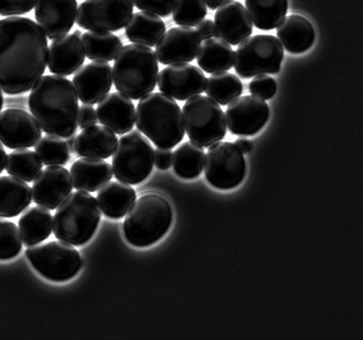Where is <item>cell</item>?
Segmentation results:
<instances>
[{"label": "cell", "mask_w": 363, "mask_h": 340, "mask_svg": "<svg viewBox=\"0 0 363 340\" xmlns=\"http://www.w3.org/2000/svg\"><path fill=\"white\" fill-rule=\"evenodd\" d=\"M19 232L26 247L38 245L53 231L50 211L44 207H31L19 219Z\"/></svg>", "instance_id": "f546056e"}, {"label": "cell", "mask_w": 363, "mask_h": 340, "mask_svg": "<svg viewBox=\"0 0 363 340\" xmlns=\"http://www.w3.org/2000/svg\"><path fill=\"white\" fill-rule=\"evenodd\" d=\"M135 123L138 130L160 149H174L184 137L182 108L164 93H150L138 102Z\"/></svg>", "instance_id": "3957f363"}, {"label": "cell", "mask_w": 363, "mask_h": 340, "mask_svg": "<svg viewBox=\"0 0 363 340\" xmlns=\"http://www.w3.org/2000/svg\"><path fill=\"white\" fill-rule=\"evenodd\" d=\"M48 40L26 17L0 19V90L16 96L29 92L45 73Z\"/></svg>", "instance_id": "6da1fadb"}, {"label": "cell", "mask_w": 363, "mask_h": 340, "mask_svg": "<svg viewBox=\"0 0 363 340\" xmlns=\"http://www.w3.org/2000/svg\"><path fill=\"white\" fill-rule=\"evenodd\" d=\"M235 144L243 154H249L253 149V144L251 140L247 139H238L235 142Z\"/></svg>", "instance_id": "f6af8a7d"}, {"label": "cell", "mask_w": 363, "mask_h": 340, "mask_svg": "<svg viewBox=\"0 0 363 340\" xmlns=\"http://www.w3.org/2000/svg\"><path fill=\"white\" fill-rule=\"evenodd\" d=\"M118 137L115 132L103 125H91L76 137L74 152L81 157L107 159L112 157Z\"/></svg>", "instance_id": "603a6c76"}, {"label": "cell", "mask_w": 363, "mask_h": 340, "mask_svg": "<svg viewBox=\"0 0 363 340\" xmlns=\"http://www.w3.org/2000/svg\"><path fill=\"white\" fill-rule=\"evenodd\" d=\"M206 6H208L212 11L218 8L219 6H223L226 2L231 1V0H204Z\"/></svg>", "instance_id": "bcb514c9"}, {"label": "cell", "mask_w": 363, "mask_h": 340, "mask_svg": "<svg viewBox=\"0 0 363 340\" xmlns=\"http://www.w3.org/2000/svg\"><path fill=\"white\" fill-rule=\"evenodd\" d=\"M101 221L95 197L85 191L69 194L53 217V233L61 242L82 246L93 238Z\"/></svg>", "instance_id": "8992f818"}, {"label": "cell", "mask_w": 363, "mask_h": 340, "mask_svg": "<svg viewBox=\"0 0 363 340\" xmlns=\"http://www.w3.org/2000/svg\"><path fill=\"white\" fill-rule=\"evenodd\" d=\"M73 183L70 174L61 165H49L34 179L32 200L37 205L55 210L71 193Z\"/></svg>", "instance_id": "ac0fdd59"}, {"label": "cell", "mask_w": 363, "mask_h": 340, "mask_svg": "<svg viewBox=\"0 0 363 340\" xmlns=\"http://www.w3.org/2000/svg\"><path fill=\"white\" fill-rule=\"evenodd\" d=\"M72 82L81 102L85 105H95L112 89V67L108 62L102 61L89 63L76 71Z\"/></svg>", "instance_id": "d6986e66"}, {"label": "cell", "mask_w": 363, "mask_h": 340, "mask_svg": "<svg viewBox=\"0 0 363 340\" xmlns=\"http://www.w3.org/2000/svg\"><path fill=\"white\" fill-rule=\"evenodd\" d=\"M201 38L191 27H174L155 45V55L162 65L190 63L196 58Z\"/></svg>", "instance_id": "2e32d148"}, {"label": "cell", "mask_w": 363, "mask_h": 340, "mask_svg": "<svg viewBox=\"0 0 363 340\" xmlns=\"http://www.w3.org/2000/svg\"><path fill=\"white\" fill-rule=\"evenodd\" d=\"M167 30L160 16L140 11L133 14L125 26V36L133 44L147 47L157 45Z\"/></svg>", "instance_id": "83f0119b"}, {"label": "cell", "mask_w": 363, "mask_h": 340, "mask_svg": "<svg viewBox=\"0 0 363 340\" xmlns=\"http://www.w3.org/2000/svg\"><path fill=\"white\" fill-rule=\"evenodd\" d=\"M249 91L256 97L270 100L277 92V83L270 76H257L249 84Z\"/></svg>", "instance_id": "f35d334b"}, {"label": "cell", "mask_w": 363, "mask_h": 340, "mask_svg": "<svg viewBox=\"0 0 363 340\" xmlns=\"http://www.w3.org/2000/svg\"><path fill=\"white\" fill-rule=\"evenodd\" d=\"M70 176L74 188L96 192L113 178V169L102 159L82 157L72 164Z\"/></svg>", "instance_id": "cb8c5ba5"}, {"label": "cell", "mask_w": 363, "mask_h": 340, "mask_svg": "<svg viewBox=\"0 0 363 340\" xmlns=\"http://www.w3.org/2000/svg\"><path fill=\"white\" fill-rule=\"evenodd\" d=\"M284 48L277 37L268 34L248 37L234 52L233 67L239 77L250 79L264 74H278Z\"/></svg>", "instance_id": "9c48e42d"}, {"label": "cell", "mask_w": 363, "mask_h": 340, "mask_svg": "<svg viewBox=\"0 0 363 340\" xmlns=\"http://www.w3.org/2000/svg\"><path fill=\"white\" fill-rule=\"evenodd\" d=\"M174 212L169 201L157 193L145 194L133 202L123 221V234L130 245L150 247L172 227Z\"/></svg>", "instance_id": "5b68a950"}, {"label": "cell", "mask_w": 363, "mask_h": 340, "mask_svg": "<svg viewBox=\"0 0 363 340\" xmlns=\"http://www.w3.org/2000/svg\"><path fill=\"white\" fill-rule=\"evenodd\" d=\"M204 92L219 105L227 106L240 97L243 93V84L234 74L216 73L206 79Z\"/></svg>", "instance_id": "836d02e7"}, {"label": "cell", "mask_w": 363, "mask_h": 340, "mask_svg": "<svg viewBox=\"0 0 363 340\" xmlns=\"http://www.w3.org/2000/svg\"><path fill=\"white\" fill-rule=\"evenodd\" d=\"M203 169L205 177L212 186L230 191L243 182L247 164L243 152L235 144L218 142L207 150Z\"/></svg>", "instance_id": "8fae6325"}, {"label": "cell", "mask_w": 363, "mask_h": 340, "mask_svg": "<svg viewBox=\"0 0 363 340\" xmlns=\"http://www.w3.org/2000/svg\"><path fill=\"white\" fill-rule=\"evenodd\" d=\"M82 43L87 58L102 62L113 61L123 47L121 39L110 32H85L82 34Z\"/></svg>", "instance_id": "1f68e13d"}, {"label": "cell", "mask_w": 363, "mask_h": 340, "mask_svg": "<svg viewBox=\"0 0 363 340\" xmlns=\"http://www.w3.org/2000/svg\"><path fill=\"white\" fill-rule=\"evenodd\" d=\"M112 71L118 92L138 101L154 92L159 76V60L150 47L128 44L116 56Z\"/></svg>", "instance_id": "277c9868"}, {"label": "cell", "mask_w": 363, "mask_h": 340, "mask_svg": "<svg viewBox=\"0 0 363 340\" xmlns=\"http://www.w3.org/2000/svg\"><path fill=\"white\" fill-rule=\"evenodd\" d=\"M36 0H0V16H18L29 13Z\"/></svg>", "instance_id": "60d3db41"}, {"label": "cell", "mask_w": 363, "mask_h": 340, "mask_svg": "<svg viewBox=\"0 0 363 340\" xmlns=\"http://www.w3.org/2000/svg\"><path fill=\"white\" fill-rule=\"evenodd\" d=\"M4 95H2L1 90H0V112H1L2 108H4Z\"/></svg>", "instance_id": "681fc988"}, {"label": "cell", "mask_w": 363, "mask_h": 340, "mask_svg": "<svg viewBox=\"0 0 363 340\" xmlns=\"http://www.w3.org/2000/svg\"><path fill=\"white\" fill-rule=\"evenodd\" d=\"M77 11V0H36L34 16L47 38L54 40L70 32Z\"/></svg>", "instance_id": "e0dca14e"}, {"label": "cell", "mask_w": 363, "mask_h": 340, "mask_svg": "<svg viewBox=\"0 0 363 340\" xmlns=\"http://www.w3.org/2000/svg\"><path fill=\"white\" fill-rule=\"evenodd\" d=\"M197 34H199L201 40H207L215 35V29L213 21L210 19H205L196 26Z\"/></svg>", "instance_id": "ee69618b"}, {"label": "cell", "mask_w": 363, "mask_h": 340, "mask_svg": "<svg viewBox=\"0 0 363 340\" xmlns=\"http://www.w3.org/2000/svg\"><path fill=\"white\" fill-rule=\"evenodd\" d=\"M85 50L81 37L67 34L54 39L48 50V69L56 76L67 77L79 70L85 62Z\"/></svg>", "instance_id": "44dd1931"}, {"label": "cell", "mask_w": 363, "mask_h": 340, "mask_svg": "<svg viewBox=\"0 0 363 340\" xmlns=\"http://www.w3.org/2000/svg\"><path fill=\"white\" fill-rule=\"evenodd\" d=\"M277 35L286 50L293 54L305 53L312 48L315 39L312 22L297 14L284 18L277 29Z\"/></svg>", "instance_id": "d4e9b609"}, {"label": "cell", "mask_w": 363, "mask_h": 340, "mask_svg": "<svg viewBox=\"0 0 363 340\" xmlns=\"http://www.w3.org/2000/svg\"><path fill=\"white\" fill-rule=\"evenodd\" d=\"M98 122L117 135L133 130L135 123V108L130 98L122 94H108L98 103Z\"/></svg>", "instance_id": "7402d4cb"}, {"label": "cell", "mask_w": 363, "mask_h": 340, "mask_svg": "<svg viewBox=\"0 0 363 340\" xmlns=\"http://www.w3.org/2000/svg\"><path fill=\"white\" fill-rule=\"evenodd\" d=\"M137 193L130 184L108 181L98 192L97 201L104 215L111 219L123 218L130 210Z\"/></svg>", "instance_id": "484cf974"}, {"label": "cell", "mask_w": 363, "mask_h": 340, "mask_svg": "<svg viewBox=\"0 0 363 340\" xmlns=\"http://www.w3.org/2000/svg\"><path fill=\"white\" fill-rule=\"evenodd\" d=\"M27 259L42 277L62 283L78 275L83 267L80 253L70 244L52 241L27 249Z\"/></svg>", "instance_id": "30bf717a"}, {"label": "cell", "mask_w": 363, "mask_h": 340, "mask_svg": "<svg viewBox=\"0 0 363 340\" xmlns=\"http://www.w3.org/2000/svg\"><path fill=\"white\" fill-rule=\"evenodd\" d=\"M207 16L204 0H174L172 18L177 26L194 27Z\"/></svg>", "instance_id": "8d00e7d4"}, {"label": "cell", "mask_w": 363, "mask_h": 340, "mask_svg": "<svg viewBox=\"0 0 363 340\" xmlns=\"http://www.w3.org/2000/svg\"><path fill=\"white\" fill-rule=\"evenodd\" d=\"M270 108L263 98L254 95L237 98L226 110V124L232 134L251 137L268 122Z\"/></svg>", "instance_id": "4fadbf2b"}, {"label": "cell", "mask_w": 363, "mask_h": 340, "mask_svg": "<svg viewBox=\"0 0 363 340\" xmlns=\"http://www.w3.org/2000/svg\"><path fill=\"white\" fill-rule=\"evenodd\" d=\"M133 13V0H86L78 7L76 23L89 31L116 32Z\"/></svg>", "instance_id": "7c38bea8"}, {"label": "cell", "mask_w": 363, "mask_h": 340, "mask_svg": "<svg viewBox=\"0 0 363 340\" xmlns=\"http://www.w3.org/2000/svg\"><path fill=\"white\" fill-rule=\"evenodd\" d=\"M22 250V238L13 222L0 220V260L17 257Z\"/></svg>", "instance_id": "74e56055"}, {"label": "cell", "mask_w": 363, "mask_h": 340, "mask_svg": "<svg viewBox=\"0 0 363 340\" xmlns=\"http://www.w3.org/2000/svg\"><path fill=\"white\" fill-rule=\"evenodd\" d=\"M32 191L26 181L0 176V218H13L30 205Z\"/></svg>", "instance_id": "4316f807"}, {"label": "cell", "mask_w": 363, "mask_h": 340, "mask_svg": "<svg viewBox=\"0 0 363 340\" xmlns=\"http://www.w3.org/2000/svg\"><path fill=\"white\" fill-rule=\"evenodd\" d=\"M28 107L47 135L72 137L78 130L79 98L73 83L56 75L42 76L31 89Z\"/></svg>", "instance_id": "7a4b0ae2"}, {"label": "cell", "mask_w": 363, "mask_h": 340, "mask_svg": "<svg viewBox=\"0 0 363 340\" xmlns=\"http://www.w3.org/2000/svg\"><path fill=\"white\" fill-rule=\"evenodd\" d=\"M205 152L203 147L192 142H184L172 154V164L174 172L184 179H195L203 170Z\"/></svg>", "instance_id": "d6a6232c"}, {"label": "cell", "mask_w": 363, "mask_h": 340, "mask_svg": "<svg viewBox=\"0 0 363 340\" xmlns=\"http://www.w3.org/2000/svg\"><path fill=\"white\" fill-rule=\"evenodd\" d=\"M98 118L95 108L91 105H84L79 108L78 127L81 129L97 124Z\"/></svg>", "instance_id": "b9f144b4"}, {"label": "cell", "mask_w": 363, "mask_h": 340, "mask_svg": "<svg viewBox=\"0 0 363 340\" xmlns=\"http://www.w3.org/2000/svg\"><path fill=\"white\" fill-rule=\"evenodd\" d=\"M215 36L231 46L250 37L253 23L241 2L229 1L219 6L214 16Z\"/></svg>", "instance_id": "ffe728a7"}, {"label": "cell", "mask_w": 363, "mask_h": 340, "mask_svg": "<svg viewBox=\"0 0 363 340\" xmlns=\"http://www.w3.org/2000/svg\"><path fill=\"white\" fill-rule=\"evenodd\" d=\"M42 164L36 152L26 149H16L7 155L6 169L9 176L32 182L40 174Z\"/></svg>", "instance_id": "e575fe53"}, {"label": "cell", "mask_w": 363, "mask_h": 340, "mask_svg": "<svg viewBox=\"0 0 363 340\" xmlns=\"http://www.w3.org/2000/svg\"><path fill=\"white\" fill-rule=\"evenodd\" d=\"M75 135H72V137H68L67 140V144H68L69 149H70V152H74V145H75Z\"/></svg>", "instance_id": "c3c4849f"}, {"label": "cell", "mask_w": 363, "mask_h": 340, "mask_svg": "<svg viewBox=\"0 0 363 340\" xmlns=\"http://www.w3.org/2000/svg\"><path fill=\"white\" fill-rule=\"evenodd\" d=\"M7 154L4 145L0 142V174H2L6 165Z\"/></svg>", "instance_id": "7dc6e473"}, {"label": "cell", "mask_w": 363, "mask_h": 340, "mask_svg": "<svg viewBox=\"0 0 363 340\" xmlns=\"http://www.w3.org/2000/svg\"><path fill=\"white\" fill-rule=\"evenodd\" d=\"M154 164V147L140 132L132 130L118 140L112 169L118 181L138 186L150 176Z\"/></svg>", "instance_id": "52a82bcc"}, {"label": "cell", "mask_w": 363, "mask_h": 340, "mask_svg": "<svg viewBox=\"0 0 363 340\" xmlns=\"http://www.w3.org/2000/svg\"><path fill=\"white\" fill-rule=\"evenodd\" d=\"M133 4L140 11L160 17H167L172 12L174 0H133Z\"/></svg>", "instance_id": "ab89813d"}, {"label": "cell", "mask_w": 363, "mask_h": 340, "mask_svg": "<svg viewBox=\"0 0 363 340\" xmlns=\"http://www.w3.org/2000/svg\"><path fill=\"white\" fill-rule=\"evenodd\" d=\"M196 58L199 67L206 73L227 72L233 67L234 51L221 39L210 38L200 45Z\"/></svg>", "instance_id": "f1b7e54d"}, {"label": "cell", "mask_w": 363, "mask_h": 340, "mask_svg": "<svg viewBox=\"0 0 363 340\" xmlns=\"http://www.w3.org/2000/svg\"><path fill=\"white\" fill-rule=\"evenodd\" d=\"M35 152L42 164L65 165L70 159V149L67 142L55 135H45L35 144Z\"/></svg>", "instance_id": "d590c367"}, {"label": "cell", "mask_w": 363, "mask_h": 340, "mask_svg": "<svg viewBox=\"0 0 363 340\" xmlns=\"http://www.w3.org/2000/svg\"><path fill=\"white\" fill-rule=\"evenodd\" d=\"M160 92L177 101H185L204 92L206 77L201 69L191 64H174L157 76Z\"/></svg>", "instance_id": "5bb4252c"}, {"label": "cell", "mask_w": 363, "mask_h": 340, "mask_svg": "<svg viewBox=\"0 0 363 340\" xmlns=\"http://www.w3.org/2000/svg\"><path fill=\"white\" fill-rule=\"evenodd\" d=\"M172 152L170 149H160L155 150V164L160 170H167L172 166Z\"/></svg>", "instance_id": "7bdbcfd3"}, {"label": "cell", "mask_w": 363, "mask_h": 340, "mask_svg": "<svg viewBox=\"0 0 363 340\" xmlns=\"http://www.w3.org/2000/svg\"><path fill=\"white\" fill-rule=\"evenodd\" d=\"M74 34H75L76 36L82 37V33H81V31L76 30L74 32Z\"/></svg>", "instance_id": "f907efd6"}, {"label": "cell", "mask_w": 363, "mask_h": 340, "mask_svg": "<svg viewBox=\"0 0 363 340\" xmlns=\"http://www.w3.org/2000/svg\"><path fill=\"white\" fill-rule=\"evenodd\" d=\"M41 128L30 113L21 108L0 113V142L11 149H29L39 142Z\"/></svg>", "instance_id": "9a60e30c"}, {"label": "cell", "mask_w": 363, "mask_h": 340, "mask_svg": "<svg viewBox=\"0 0 363 340\" xmlns=\"http://www.w3.org/2000/svg\"><path fill=\"white\" fill-rule=\"evenodd\" d=\"M245 4L252 23L264 31L277 28L289 8L288 0H245Z\"/></svg>", "instance_id": "4dcf8cb0"}, {"label": "cell", "mask_w": 363, "mask_h": 340, "mask_svg": "<svg viewBox=\"0 0 363 340\" xmlns=\"http://www.w3.org/2000/svg\"><path fill=\"white\" fill-rule=\"evenodd\" d=\"M182 117L190 142L199 147H211L225 137V113L218 103L207 96L189 98L182 108Z\"/></svg>", "instance_id": "ba28073f"}]
</instances>
